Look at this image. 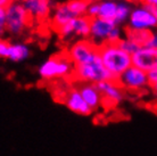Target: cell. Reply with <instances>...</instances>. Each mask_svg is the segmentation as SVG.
Returning a JSON list of instances; mask_svg holds the SVG:
<instances>
[{
    "label": "cell",
    "instance_id": "cell-15",
    "mask_svg": "<svg viewBox=\"0 0 157 156\" xmlns=\"http://www.w3.org/2000/svg\"><path fill=\"white\" fill-rule=\"evenodd\" d=\"M75 18V16L71 13V10L68 9L66 2L64 4L57 5L54 10L51 13V26L55 29V31L57 29H59L60 26L65 25L66 23H68L71 20Z\"/></svg>",
    "mask_w": 157,
    "mask_h": 156
},
{
    "label": "cell",
    "instance_id": "cell-16",
    "mask_svg": "<svg viewBox=\"0 0 157 156\" xmlns=\"http://www.w3.org/2000/svg\"><path fill=\"white\" fill-rule=\"evenodd\" d=\"M30 55H31V49L26 43H10L8 60L13 63H21L26 60L30 57Z\"/></svg>",
    "mask_w": 157,
    "mask_h": 156
},
{
    "label": "cell",
    "instance_id": "cell-23",
    "mask_svg": "<svg viewBox=\"0 0 157 156\" xmlns=\"http://www.w3.org/2000/svg\"><path fill=\"white\" fill-rule=\"evenodd\" d=\"M9 48H10V43L8 42L7 40L0 39V58L8 59Z\"/></svg>",
    "mask_w": 157,
    "mask_h": 156
},
{
    "label": "cell",
    "instance_id": "cell-2",
    "mask_svg": "<svg viewBox=\"0 0 157 156\" xmlns=\"http://www.w3.org/2000/svg\"><path fill=\"white\" fill-rule=\"evenodd\" d=\"M75 65L67 53L54 55L46 59L38 68L39 76L44 81H55L60 79L73 78Z\"/></svg>",
    "mask_w": 157,
    "mask_h": 156
},
{
    "label": "cell",
    "instance_id": "cell-8",
    "mask_svg": "<svg viewBox=\"0 0 157 156\" xmlns=\"http://www.w3.org/2000/svg\"><path fill=\"white\" fill-rule=\"evenodd\" d=\"M90 22L91 18L88 16L75 17L65 25L57 29L56 32L64 40L71 38H78L80 40L88 39L90 35Z\"/></svg>",
    "mask_w": 157,
    "mask_h": 156
},
{
    "label": "cell",
    "instance_id": "cell-5",
    "mask_svg": "<svg viewBox=\"0 0 157 156\" xmlns=\"http://www.w3.org/2000/svg\"><path fill=\"white\" fill-rule=\"evenodd\" d=\"M128 30L134 31H153L157 29V18L154 8L146 2L138 4L132 8L128 21Z\"/></svg>",
    "mask_w": 157,
    "mask_h": 156
},
{
    "label": "cell",
    "instance_id": "cell-31",
    "mask_svg": "<svg viewBox=\"0 0 157 156\" xmlns=\"http://www.w3.org/2000/svg\"><path fill=\"white\" fill-rule=\"evenodd\" d=\"M153 111H154V113H155V114L157 115V103H156V105H155V106L153 107Z\"/></svg>",
    "mask_w": 157,
    "mask_h": 156
},
{
    "label": "cell",
    "instance_id": "cell-26",
    "mask_svg": "<svg viewBox=\"0 0 157 156\" xmlns=\"http://www.w3.org/2000/svg\"><path fill=\"white\" fill-rule=\"evenodd\" d=\"M147 76H148V82H149V86H153V84H156L157 83V67L151 70L150 72L147 73Z\"/></svg>",
    "mask_w": 157,
    "mask_h": 156
},
{
    "label": "cell",
    "instance_id": "cell-3",
    "mask_svg": "<svg viewBox=\"0 0 157 156\" xmlns=\"http://www.w3.org/2000/svg\"><path fill=\"white\" fill-rule=\"evenodd\" d=\"M73 79L80 83H92V84H98L100 82L113 80L108 71L102 65L99 55L90 62L76 65L74 67Z\"/></svg>",
    "mask_w": 157,
    "mask_h": 156
},
{
    "label": "cell",
    "instance_id": "cell-9",
    "mask_svg": "<svg viewBox=\"0 0 157 156\" xmlns=\"http://www.w3.org/2000/svg\"><path fill=\"white\" fill-rule=\"evenodd\" d=\"M102 97V107H115L120 105L125 96V91L115 80L100 82L97 84Z\"/></svg>",
    "mask_w": 157,
    "mask_h": 156
},
{
    "label": "cell",
    "instance_id": "cell-18",
    "mask_svg": "<svg viewBox=\"0 0 157 156\" xmlns=\"http://www.w3.org/2000/svg\"><path fill=\"white\" fill-rule=\"evenodd\" d=\"M132 8L133 6L130 0H117V9H116V15L114 18L115 23L120 26L128 23Z\"/></svg>",
    "mask_w": 157,
    "mask_h": 156
},
{
    "label": "cell",
    "instance_id": "cell-10",
    "mask_svg": "<svg viewBox=\"0 0 157 156\" xmlns=\"http://www.w3.org/2000/svg\"><path fill=\"white\" fill-rule=\"evenodd\" d=\"M116 25L117 24L115 23L114 21L102 20L99 17L91 18L89 40L92 41L97 47H100L105 43H108L110 32L113 31V29Z\"/></svg>",
    "mask_w": 157,
    "mask_h": 156
},
{
    "label": "cell",
    "instance_id": "cell-22",
    "mask_svg": "<svg viewBox=\"0 0 157 156\" xmlns=\"http://www.w3.org/2000/svg\"><path fill=\"white\" fill-rule=\"evenodd\" d=\"M98 12H99L98 0H91L90 4H89V7H88L86 16L89 18H96V17H98Z\"/></svg>",
    "mask_w": 157,
    "mask_h": 156
},
{
    "label": "cell",
    "instance_id": "cell-4",
    "mask_svg": "<svg viewBox=\"0 0 157 156\" xmlns=\"http://www.w3.org/2000/svg\"><path fill=\"white\" fill-rule=\"evenodd\" d=\"M32 21V17L20 0H13L6 7V32L9 34H22Z\"/></svg>",
    "mask_w": 157,
    "mask_h": 156
},
{
    "label": "cell",
    "instance_id": "cell-33",
    "mask_svg": "<svg viewBox=\"0 0 157 156\" xmlns=\"http://www.w3.org/2000/svg\"><path fill=\"white\" fill-rule=\"evenodd\" d=\"M0 39H1V38H0Z\"/></svg>",
    "mask_w": 157,
    "mask_h": 156
},
{
    "label": "cell",
    "instance_id": "cell-14",
    "mask_svg": "<svg viewBox=\"0 0 157 156\" xmlns=\"http://www.w3.org/2000/svg\"><path fill=\"white\" fill-rule=\"evenodd\" d=\"M32 20L43 21L50 15L51 0H20Z\"/></svg>",
    "mask_w": 157,
    "mask_h": 156
},
{
    "label": "cell",
    "instance_id": "cell-32",
    "mask_svg": "<svg viewBox=\"0 0 157 156\" xmlns=\"http://www.w3.org/2000/svg\"><path fill=\"white\" fill-rule=\"evenodd\" d=\"M154 13H155V16H156V18H157V8L154 9Z\"/></svg>",
    "mask_w": 157,
    "mask_h": 156
},
{
    "label": "cell",
    "instance_id": "cell-20",
    "mask_svg": "<svg viewBox=\"0 0 157 156\" xmlns=\"http://www.w3.org/2000/svg\"><path fill=\"white\" fill-rule=\"evenodd\" d=\"M151 31H134V30H128L125 32L126 39L133 41L138 47H146L147 42L149 40Z\"/></svg>",
    "mask_w": 157,
    "mask_h": 156
},
{
    "label": "cell",
    "instance_id": "cell-29",
    "mask_svg": "<svg viewBox=\"0 0 157 156\" xmlns=\"http://www.w3.org/2000/svg\"><path fill=\"white\" fill-rule=\"evenodd\" d=\"M150 89H151V91H153V94L157 97V83H156V84H153V86H150Z\"/></svg>",
    "mask_w": 157,
    "mask_h": 156
},
{
    "label": "cell",
    "instance_id": "cell-19",
    "mask_svg": "<svg viewBox=\"0 0 157 156\" xmlns=\"http://www.w3.org/2000/svg\"><path fill=\"white\" fill-rule=\"evenodd\" d=\"M90 1L91 0H68L66 1V5L75 17H81L86 16Z\"/></svg>",
    "mask_w": 157,
    "mask_h": 156
},
{
    "label": "cell",
    "instance_id": "cell-27",
    "mask_svg": "<svg viewBox=\"0 0 157 156\" xmlns=\"http://www.w3.org/2000/svg\"><path fill=\"white\" fill-rule=\"evenodd\" d=\"M147 5H149L150 7H153L154 9L157 8V0H146L145 1Z\"/></svg>",
    "mask_w": 157,
    "mask_h": 156
},
{
    "label": "cell",
    "instance_id": "cell-17",
    "mask_svg": "<svg viewBox=\"0 0 157 156\" xmlns=\"http://www.w3.org/2000/svg\"><path fill=\"white\" fill-rule=\"evenodd\" d=\"M98 17L102 20L114 21L117 9V0H98Z\"/></svg>",
    "mask_w": 157,
    "mask_h": 156
},
{
    "label": "cell",
    "instance_id": "cell-1",
    "mask_svg": "<svg viewBox=\"0 0 157 156\" xmlns=\"http://www.w3.org/2000/svg\"><path fill=\"white\" fill-rule=\"evenodd\" d=\"M99 57L112 79H117L132 66V56L120 47L118 43H105L98 47Z\"/></svg>",
    "mask_w": 157,
    "mask_h": 156
},
{
    "label": "cell",
    "instance_id": "cell-30",
    "mask_svg": "<svg viewBox=\"0 0 157 156\" xmlns=\"http://www.w3.org/2000/svg\"><path fill=\"white\" fill-rule=\"evenodd\" d=\"M131 2H137V4H142V2H145L146 0H130Z\"/></svg>",
    "mask_w": 157,
    "mask_h": 156
},
{
    "label": "cell",
    "instance_id": "cell-6",
    "mask_svg": "<svg viewBox=\"0 0 157 156\" xmlns=\"http://www.w3.org/2000/svg\"><path fill=\"white\" fill-rule=\"evenodd\" d=\"M118 84L124 89V91L139 92L144 91L149 86L148 76L145 71L136 66H130L123 74L117 79Z\"/></svg>",
    "mask_w": 157,
    "mask_h": 156
},
{
    "label": "cell",
    "instance_id": "cell-24",
    "mask_svg": "<svg viewBox=\"0 0 157 156\" xmlns=\"http://www.w3.org/2000/svg\"><path fill=\"white\" fill-rule=\"evenodd\" d=\"M6 33V8L0 7V38Z\"/></svg>",
    "mask_w": 157,
    "mask_h": 156
},
{
    "label": "cell",
    "instance_id": "cell-7",
    "mask_svg": "<svg viewBox=\"0 0 157 156\" xmlns=\"http://www.w3.org/2000/svg\"><path fill=\"white\" fill-rule=\"evenodd\" d=\"M66 53L75 66L90 62L99 55L98 47L88 39L76 40L70 46Z\"/></svg>",
    "mask_w": 157,
    "mask_h": 156
},
{
    "label": "cell",
    "instance_id": "cell-12",
    "mask_svg": "<svg viewBox=\"0 0 157 156\" xmlns=\"http://www.w3.org/2000/svg\"><path fill=\"white\" fill-rule=\"evenodd\" d=\"M132 56V65L146 73L157 67V49L149 47H140Z\"/></svg>",
    "mask_w": 157,
    "mask_h": 156
},
{
    "label": "cell",
    "instance_id": "cell-25",
    "mask_svg": "<svg viewBox=\"0 0 157 156\" xmlns=\"http://www.w3.org/2000/svg\"><path fill=\"white\" fill-rule=\"evenodd\" d=\"M146 47L157 49V29H155V30L151 31L149 40H148V42H147V46H146Z\"/></svg>",
    "mask_w": 157,
    "mask_h": 156
},
{
    "label": "cell",
    "instance_id": "cell-11",
    "mask_svg": "<svg viewBox=\"0 0 157 156\" xmlns=\"http://www.w3.org/2000/svg\"><path fill=\"white\" fill-rule=\"evenodd\" d=\"M64 105L66 106L67 108L71 112L78 114V115H82V116H88L92 114L94 112L91 111V108L86 105V103L83 100L82 96L78 91V87H70L67 90L66 95L64 99L62 100Z\"/></svg>",
    "mask_w": 157,
    "mask_h": 156
},
{
    "label": "cell",
    "instance_id": "cell-13",
    "mask_svg": "<svg viewBox=\"0 0 157 156\" xmlns=\"http://www.w3.org/2000/svg\"><path fill=\"white\" fill-rule=\"evenodd\" d=\"M78 89L82 96L83 100L91 108L92 112L98 111L102 107V97L97 84L92 83H80Z\"/></svg>",
    "mask_w": 157,
    "mask_h": 156
},
{
    "label": "cell",
    "instance_id": "cell-28",
    "mask_svg": "<svg viewBox=\"0 0 157 156\" xmlns=\"http://www.w3.org/2000/svg\"><path fill=\"white\" fill-rule=\"evenodd\" d=\"M13 0H0V7L1 8H6L8 5L12 2Z\"/></svg>",
    "mask_w": 157,
    "mask_h": 156
},
{
    "label": "cell",
    "instance_id": "cell-21",
    "mask_svg": "<svg viewBox=\"0 0 157 156\" xmlns=\"http://www.w3.org/2000/svg\"><path fill=\"white\" fill-rule=\"evenodd\" d=\"M118 45H120V47L123 49L124 51H126L128 54H130V55H132V54H134L136 51L139 49V47H138L137 45L133 42V41H131V40H129V39H126L125 37L123 38V39L118 42Z\"/></svg>",
    "mask_w": 157,
    "mask_h": 156
}]
</instances>
